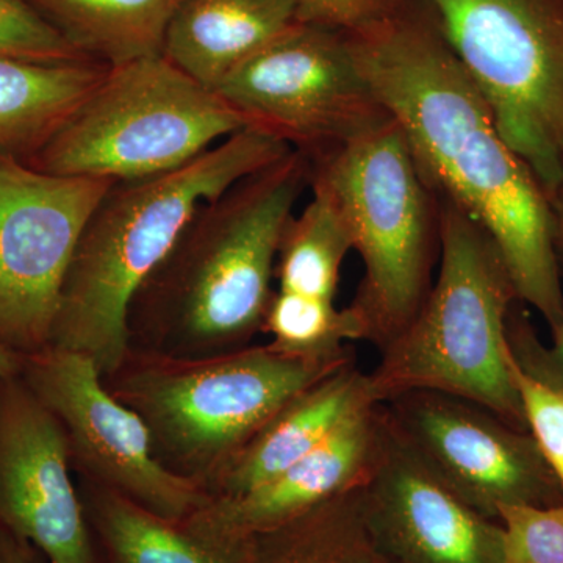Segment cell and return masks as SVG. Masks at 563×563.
Returning a JSON list of instances; mask_svg holds the SVG:
<instances>
[{"instance_id":"21","label":"cell","mask_w":563,"mask_h":563,"mask_svg":"<svg viewBox=\"0 0 563 563\" xmlns=\"http://www.w3.org/2000/svg\"><path fill=\"white\" fill-rule=\"evenodd\" d=\"M244 563H395L366 521L361 488L252 537Z\"/></svg>"},{"instance_id":"13","label":"cell","mask_w":563,"mask_h":563,"mask_svg":"<svg viewBox=\"0 0 563 563\" xmlns=\"http://www.w3.org/2000/svg\"><path fill=\"white\" fill-rule=\"evenodd\" d=\"M69 443L58 418L21 374L0 379V528L46 563H98Z\"/></svg>"},{"instance_id":"25","label":"cell","mask_w":563,"mask_h":563,"mask_svg":"<svg viewBox=\"0 0 563 563\" xmlns=\"http://www.w3.org/2000/svg\"><path fill=\"white\" fill-rule=\"evenodd\" d=\"M501 563H563V501L553 506L504 504Z\"/></svg>"},{"instance_id":"6","label":"cell","mask_w":563,"mask_h":563,"mask_svg":"<svg viewBox=\"0 0 563 563\" xmlns=\"http://www.w3.org/2000/svg\"><path fill=\"white\" fill-rule=\"evenodd\" d=\"M310 187L340 210L363 262L351 309L383 351L431 291L440 255L439 206L399 125L380 128L312 161Z\"/></svg>"},{"instance_id":"3","label":"cell","mask_w":563,"mask_h":563,"mask_svg":"<svg viewBox=\"0 0 563 563\" xmlns=\"http://www.w3.org/2000/svg\"><path fill=\"white\" fill-rule=\"evenodd\" d=\"M291 151L269 133L243 128L181 168L111 185L70 262L49 346L88 355L101 377L113 373L129 350L133 295L199 207Z\"/></svg>"},{"instance_id":"28","label":"cell","mask_w":563,"mask_h":563,"mask_svg":"<svg viewBox=\"0 0 563 563\" xmlns=\"http://www.w3.org/2000/svg\"><path fill=\"white\" fill-rule=\"evenodd\" d=\"M301 22L343 33L358 31L396 10V0H295Z\"/></svg>"},{"instance_id":"30","label":"cell","mask_w":563,"mask_h":563,"mask_svg":"<svg viewBox=\"0 0 563 563\" xmlns=\"http://www.w3.org/2000/svg\"><path fill=\"white\" fill-rule=\"evenodd\" d=\"M22 355L0 343V379L21 373Z\"/></svg>"},{"instance_id":"20","label":"cell","mask_w":563,"mask_h":563,"mask_svg":"<svg viewBox=\"0 0 563 563\" xmlns=\"http://www.w3.org/2000/svg\"><path fill=\"white\" fill-rule=\"evenodd\" d=\"M91 60L118 66L161 55L181 0H29Z\"/></svg>"},{"instance_id":"29","label":"cell","mask_w":563,"mask_h":563,"mask_svg":"<svg viewBox=\"0 0 563 563\" xmlns=\"http://www.w3.org/2000/svg\"><path fill=\"white\" fill-rule=\"evenodd\" d=\"M0 563H46L31 543L0 528Z\"/></svg>"},{"instance_id":"12","label":"cell","mask_w":563,"mask_h":563,"mask_svg":"<svg viewBox=\"0 0 563 563\" xmlns=\"http://www.w3.org/2000/svg\"><path fill=\"white\" fill-rule=\"evenodd\" d=\"M393 432L455 496L496 520L504 504L553 506L563 488L529 431L479 404L432 390L383 402Z\"/></svg>"},{"instance_id":"2","label":"cell","mask_w":563,"mask_h":563,"mask_svg":"<svg viewBox=\"0 0 563 563\" xmlns=\"http://www.w3.org/2000/svg\"><path fill=\"white\" fill-rule=\"evenodd\" d=\"M310 177L312 161L292 150L203 202L133 295L129 350L196 358L250 346L272 301L282 232Z\"/></svg>"},{"instance_id":"22","label":"cell","mask_w":563,"mask_h":563,"mask_svg":"<svg viewBox=\"0 0 563 563\" xmlns=\"http://www.w3.org/2000/svg\"><path fill=\"white\" fill-rule=\"evenodd\" d=\"M312 201L282 232L274 277L280 291L335 298L340 272L352 239L346 221L324 191L312 188Z\"/></svg>"},{"instance_id":"9","label":"cell","mask_w":563,"mask_h":563,"mask_svg":"<svg viewBox=\"0 0 563 563\" xmlns=\"http://www.w3.org/2000/svg\"><path fill=\"white\" fill-rule=\"evenodd\" d=\"M213 92L246 128L310 161L391 120L358 69L346 33L309 22H296Z\"/></svg>"},{"instance_id":"4","label":"cell","mask_w":563,"mask_h":563,"mask_svg":"<svg viewBox=\"0 0 563 563\" xmlns=\"http://www.w3.org/2000/svg\"><path fill=\"white\" fill-rule=\"evenodd\" d=\"M437 198V196H435ZM439 279L410 324L368 373L379 402L413 390L459 396L526 428L510 376L507 322L517 291L492 236L454 203L437 198Z\"/></svg>"},{"instance_id":"16","label":"cell","mask_w":563,"mask_h":563,"mask_svg":"<svg viewBox=\"0 0 563 563\" xmlns=\"http://www.w3.org/2000/svg\"><path fill=\"white\" fill-rule=\"evenodd\" d=\"M379 404L355 361L298 393L206 484L209 499L235 498L317 450L352 417Z\"/></svg>"},{"instance_id":"24","label":"cell","mask_w":563,"mask_h":563,"mask_svg":"<svg viewBox=\"0 0 563 563\" xmlns=\"http://www.w3.org/2000/svg\"><path fill=\"white\" fill-rule=\"evenodd\" d=\"M0 57L43 65L95 63L29 0H0Z\"/></svg>"},{"instance_id":"7","label":"cell","mask_w":563,"mask_h":563,"mask_svg":"<svg viewBox=\"0 0 563 563\" xmlns=\"http://www.w3.org/2000/svg\"><path fill=\"white\" fill-rule=\"evenodd\" d=\"M244 122L163 55L110 66L25 165L55 176L146 179L181 168Z\"/></svg>"},{"instance_id":"1","label":"cell","mask_w":563,"mask_h":563,"mask_svg":"<svg viewBox=\"0 0 563 563\" xmlns=\"http://www.w3.org/2000/svg\"><path fill=\"white\" fill-rule=\"evenodd\" d=\"M352 55L399 125L422 179L492 236L520 301L563 325L553 203L507 144L492 109L437 25L398 10L346 33Z\"/></svg>"},{"instance_id":"17","label":"cell","mask_w":563,"mask_h":563,"mask_svg":"<svg viewBox=\"0 0 563 563\" xmlns=\"http://www.w3.org/2000/svg\"><path fill=\"white\" fill-rule=\"evenodd\" d=\"M299 21L295 0H181L162 55L207 90H217L266 44Z\"/></svg>"},{"instance_id":"26","label":"cell","mask_w":563,"mask_h":563,"mask_svg":"<svg viewBox=\"0 0 563 563\" xmlns=\"http://www.w3.org/2000/svg\"><path fill=\"white\" fill-rule=\"evenodd\" d=\"M507 362L523 407L526 428L563 488V393L525 372L510 346Z\"/></svg>"},{"instance_id":"19","label":"cell","mask_w":563,"mask_h":563,"mask_svg":"<svg viewBox=\"0 0 563 563\" xmlns=\"http://www.w3.org/2000/svg\"><path fill=\"white\" fill-rule=\"evenodd\" d=\"M80 479L88 523L109 563H244L202 542L180 521L151 512L101 484Z\"/></svg>"},{"instance_id":"23","label":"cell","mask_w":563,"mask_h":563,"mask_svg":"<svg viewBox=\"0 0 563 563\" xmlns=\"http://www.w3.org/2000/svg\"><path fill=\"white\" fill-rule=\"evenodd\" d=\"M262 332L274 350L306 361H339L354 355L350 342L365 340L363 325L350 306L336 309L329 299L298 292H273Z\"/></svg>"},{"instance_id":"10","label":"cell","mask_w":563,"mask_h":563,"mask_svg":"<svg viewBox=\"0 0 563 563\" xmlns=\"http://www.w3.org/2000/svg\"><path fill=\"white\" fill-rule=\"evenodd\" d=\"M114 184L36 172L0 150V343L11 351L49 346L81 233Z\"/></svg>"},{"instance_id":"27","label":"cell","mask_w":563,"mask_h":563,"mask_svg":"<svg viewBox=\"0 0 563 563\" xmlns=\"http://www.w3.org/2000/svg\"><path fill=\"white\" fill-rule=\"evenodd\" d=\"M558 236L563 239V176L553 201ZM507 340L515 361L525 372L563 393V325L553 333V344L544 347L528 331L526 324L507 322Z\"/></svg>"},{"instance_id":"5","label":"cell","mask_w":563,"mask_h":563,"mask_svg":"<svg viewBox=\"0 0 563 563\" xmlns=\"http://www.w3.org/2000/svg\"><path fill=\"white\" fill-rule=\"evenodd\" d=\"M352 361H306L269 343L196 358L128 350L102 383L143 420L155 461L203 488L277 410Z\"/></svg>"},{"instance_id":"18","label":"cell","mask_w":563,"mask_h":563,"mask_svg":"<svg viewBox=\"0 0 563 563\" xmlns=\"http://www.w3.org/2000/svg\"><path fill=\"white\" fill-rule=\"evenodd\" d=\"M103 63L43 65L0 57V150L27 161L109 70Z\"/></svg>"},{"instance_id":"15","label":"cell","mask_w":563,"mask_h":563,"mask_svg":"<svg viewBox=\"0 0 563 563\" xmlns=\"http://www.w3.org/2000/svg\"><path fill=\"white\" fill-rule=\"evenodd\" d=\"M384 437V407L374 404L268 483L235 498L207 499L181 523L210 547L243 559L252 537L361 488L379 459Z\"/></svg>"},{"instance_id":"14","label":"cell","mask_w":563,"mask_h":563,"mask_svg":"<svg viewBox=\"0 0 563 563\" xmlns=\"http://www.w3.org/2000/svg\"><path fill=\"white\" fill-rule=\"evenodd\" d=\"M361 501L373 536L395 563H501L499 521L444 487L387 417L383 450L361 487Z\"/></svg>"},{"instance_id":"8","label":"cell","mask_w":563,"mask_h":563,"mask_svg":"<svg viewBox=\"0 0 563 563\" xmlns=\"http://www.w3.org/2000/svg\"><path fill=\"white\" fill-rule=\"evenodd\" d=\"M503 139L553 203L563 176V0H426Z\"/></svg>"},{"instance_id":"11","label":"cell","mask_w":563,"mask_h":563,"mask_svg":"<svg viewBox=\"0 0 563 563\" xmlns=\"http://www.w3.org/2000/svg\"><path fill=\"white\" fill-rule=\"evenodd\" d=\"M20 374L60 421L80 477L180 523L209 499L201 485L155 461L143 420L107 390L88 355L47 346L22 355Z\"/></svg>"}]
</instances>
